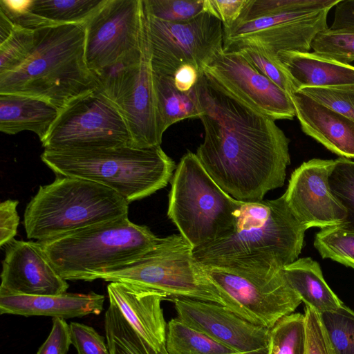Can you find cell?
<instances>
[{
    "mask_svg": "<svg viewBox=\"0 0 354 354\" xmlns=\"http://www.w3.org/2000/svg\"><path fill=\"white\" fill-rule=\"evenodd\" d=\"M205 136L196 155L236 200L258 202L283 185L290 140L275 120L244 104L203 71L196 85Z\"/></svg>",
    "mask_w": 354,
    "mask_h": 354,
    "instance_id": "6da1fadb",
    "label": "cell"
},
{
    "mask_svg": "<svg viewBox=\"0 0 354 354\" xmlns=\"http://www.w3.org/2000/svg\"><path fill=\"white\" fill-rule=\"evenodd\" d=\"M97 87L86 63L84 24L35 30V45L16 69L0 74V94L41 98L59 109Z\"/></svg>",
    "mask_w": 354,
    "mask_h": 354,
    "instance_id": "7a4b0ae2",
    "label": "cell"
},
{
    "mask_svg": "<svg viewBox=\"0 0 354 354\" xmlns=\"http://www.w3.org/2000/svg\"><path fill=\"white\" fill-rule=\"evenodd\" d=\"M306 227L283 195L274 200L243 203L234 232L193 250L203 265L283 268L298 259Z\"/></svg>",
    "mask_w": 354,
    "mask_h": 354,
    "instance_id": "3957f363",
    "label": "cell"
},
{
    "mask_svg": "<svg viewBox=\"0 0 354 354\" xmlns=\"http://www.w3.org/2000/svg\"><path fill=\"white\" fill-rule=\"evenodd\" d=\"M339 0H248L239 17L223 27V48H256L275 62L282 51L308 53L328 28L329 10Z\"/></svg>",
    "mask_w": 354,
    "mask_h": 354,
    "instance_id": "277c9868",
    "label": "cell"
},
{
    "mask_svg": "<svg viewBox=\"0 0 354 354\" xmlns=\"http://www.w3.org/2000/svg\"><path fill=\"white\" fill-rule=\"evenodd\" d=\"M42 162L56 175L80 178L104 185L129 203L165 187L176 167L160 146H129L91 150L50 151Z\"/></svg>",
    "mask_w": 354,
    "mask_h": 354,
    "instance_id": "5b68a950",
    "label": "cell"
},
{
    "mask_svg": "<svg viewBox=\"0 0 354 354\" xmlns=\"http://www.w3.org/2000/svg\"><path fill=\"white\" fill-rule=\"evenodd\" d=\"M129 203L113 189L88 180L56 175L40 185L24 216L26 236L39 242L101 223L128 217Z\"/></svg>",
    "mask_w": 354,
    "mask_h": 354,
    "instance_id": "8992f818",
    "label": "cell"
},
{
    "mask_svg": "<svg viewBox=\"0 0 354 354\" xmlns=\"http://www.w3.org/2000/svg\"><path fill=\"white\" fill-rule=\"evenodd\" d=\"M145 225L128 217L94 225L40 242L66 281H92L152 249L160 241Z\"/></svg>",
    "mask_w": 354,
    "mask_h": 354,
    "instance_id": "52a82bcc",
    "label": "cell"
},
{
    "mask_svg": "<svg viewBox=\"0 0 354 354\" xmlns=\"http://www.w3.org/2000/svg\"><path fill=\"white\" fill-rule=\"evenodd\" d=\"M170 182L167 216L193 250L234 232L243 202L218 186L196 153L183 155Z\"/></svg>",
    "mask_w": 354,
    "mask_h": 354,
    "instance_id": "ba28073f",
    "label": "cell"
},
{
    "mask_svg": "<svg viewBox=\"0 0 354 354\" xmlns=\"http://www.w3.org/2000/svg\"><path fill=\"white\" fill-rule=\"evenodd\" d=\"M97 279L120 281L151 288L174 298H187L224 306L222 295L194 256L181 234L160 238L150 250Z\"/></svg>",
    "mask_w": 354,
    "mask_h": 354,
    "instance_id": "9c48e42d",
    "label": "cell"
},
{
    "mask_svg": "<svg viewBox=\"0 0 354 354\" xmlns=\"http://www.w3.org/2000/svg\"><path fill=\"white\" fill-rule=\"evenodd\" d=\"M221 292L224 306L243 319L271 329L302 302L282 269L234 265H204Z\"/></svg>",
    "mask_w": 354,
    "mask_h": 354,
    "instance_id": "30bf717a",
    "label": "cell"
},
{
    "mask_svg": "<svg viewBox=\"0 0 354 354\" xmlns=\"http://www.w3.org/2000/svg\"><path fill=\"white\" fill-rule=\"evenodd\" d=\"M41 142L44 150L50 151L133 145L131 134L122 114L98 87L75 97L60 109Z\"/></svg>",
    "mask_w": 354,
    "mask_h": 354,
    "instance_id": "8fae6325",
    "label": "cell"
},
{
    "mask_svg": "<svg viewBox=\"0 0 354 354\" xmlns=\"http://www.w3.org/2000/svg\"><path fill=\"white\" fill-rule=\"evenodd\" d=\"M144 12L151 68L155 72L173 76L180 66L189 64L202 73L223 48V24L209 12L178 23L156 19L145 10Z\"/></svg>",
    "mask_w": 354,
    "mask_h": 354,
    "instance_id": "7c38bea8",
    "label": "cell"
},
{
    "mask_svg": "<svg viewBox=\"0 0 354 354\" xmlns=\"http://www.w3.org/2000/svg\"><path fill=\"white\" fill-rule=\"evenodd\" d=\"M142 0H106L84 24L85 59L93 73L140 48Z\"/></svg>",
    "mask_w": 354,
    "mask_h": 354,
    "instance_id": "4fadbf2b",
    "label": "cell"
},
{
    "mask_svg": "<svg viewBox=\"0 0 354 354\" xmlns=\"http://www.w3.org/2000/svg\"><path fill=\"white\" fill-rule=\"evenodd\" d=\"M203 71L238 100L274 120H292L296 116L290 95L258 72L238 51L221 48Z\"/></svg>",
    "mask_w": 354,
    "mask_h": 354,
    "instance_id": "5bb4252c",
    "label": "cell"
},
{
    "mask_svg": "<svg viewBox=\"0 0 354 354\" xmlns=\"http://www.w3.org/2000/svg\"><path fill=\"white\" fill-rule=\"evenodd\" d=\"M144 10V9H143ZM118 107L129 128L133 147L160 146L145 15L140 63L104 93Z\"/></svg>",
    "mask_w": 354,
    "mask_h": 354,
    "instance_id": "9a60e30c",
    "label": "cell"
},
{
    "mask_svg": "<svg viewBox=\"0 0 354 354\" xmlns=\"http://www.w3.org/2000/svg\"><path fill=\"white\" fill-rule=\"evenodd\" d=\"M336 160L313 158L292 173L285 200L297 219L308 230L344 223L347 212L332 192L329 177Z\"/></svg>",
    "mask_w": 354,
    "mask_h": 354,
    "instance_id": "2e32d148",
    "label": "cell"
},
{
    "mask_svg": "<svg viewBox=\"0 0 354 354\" xmlns=\"http://www.w3.org/2000/svg\"><path fill=\"white\" fill-rule=\"evenodd\" d=\"M174 301L178 319L236 352L268 346L270 329L243 319L225 306L187 298Z\"/></svg>",
    "mask_w": 354,
    "mask_h": 354,
    "instance_id": "e0dca14e",
    "label": "cell"
},
{
    "mask_svg": "<svg viewBox=\"0 0 354 354\" xmlns=\"http://www.w3.org/2000/svg\"><path fill=\"white\" fill-rule=\"evenodd\" d=\"M68 287L40 242L14 239L6 245L0 295H59L66 292Z\"/></svg>",
    "mask_w": 354,
    "mask_h": 354,
    "instance_id": "ac0fdd59",
    "label": "cell"
},
{
    "mask_svg": "<svg viewBox=\"0 0 354 354\" xmlns=\"http://www.w3.org/2000/svg\"><path fill=\"white\" fill-rule=\"evenodd\" d=\"M109 302L115 304L142 340L156 351L165 346L167 324L161 302L168 297L139 285L111 281L107 286Z\"/></svg>",
    "mask_w": 354,
    "mask_h": 354,
    "instance_id": "d6986e66",
    "label": "cell"
},
{
    "mask_svg": "<svg viewBox=\"0 0 354 354\" xmlns=\"http://www.w3.org/2000/svg\"><path fill=\"white\" fill-rule=\"evenodd\" d=\"M303 132L339 157L354 158V121L296 91L290 95Z\"/></svg>",
    "mask_w": 354,
    "mask_h": 354,
    "instance_id": "ffe728a7",
    "label": "cell"
},
{
    "mask_svg": "<svg viewBox=\"0 0 354 354\" xmlns=\"http://www.w3.org/2000/svg\"><path fill=\"white\" fill-rule=\"evenodd\" d=\"M104 300L103 295L94 292L50 295H0V314L47 316L64 319L97 315L103 310Z\"/></svg>",
    "mask_w": 354,
    "mask_h": 354,
    "instance_id": "44dd1931",
    "label": "cell"
},
{
    "mask_svg": "<svg viewBox=\"0 0 354 354\" xmlns=\"http://www.w3.org/2000/svg\"><path fill=\"white\" fill-rule=\"evenodd\" d=\"M277 59L295 90L354 85V66L324 58L315 53L282 51Z\"/></svg>",
    "mask_w": 354,
    "mask_h": 354,
    "instance_id": "7402d4cb",
    "label": "cell"
},
{
    "mask_svg": "<svg viewBox=\"0 0 354 354\" xmlns=\"http://www.w3.org/2000/svg\"><path fill=\"white\" fill-rule=\"evenodd\" d=\"M59 112V108L41 98L14 93L0 94V131L9 135L30 131L41 142Z\"/></svg>",
    "mask_w": 354,
    "mask_h": 354,
    "instance_id": "603a6c76",
    "label": "cell"
},
{
    "mask_svg": "<svg viewBox=\"0 0 354 354\" xmlns=\"http://www.w3.org/2000/svg\"><path fill=\"white\" fill-rule=\"evenodd\" d=\"M282 271L306 306L318 313L334 310L343 304L324 279L319 263L311 258L297 259Z\"/></svg>",
    "mask_w": 354,
    "mask_h": 354,
    "instance_id": "cb8c5ba5",
    "label": "cell"
},
{
    "mask_svg": "<svg viewBox=\"0 0 354 354\" xmlns=\"http://www.w3.org/2000/svg\"><path fill=\"white\" fill-rule=\"evenodd\" d=\"M158 113V131L161 136L172 124L187 118H199L201 115L196 86L188 92L178 91L172 75L152 70Z\"/></svg>",
    "mask_w": 354,
    "mask_h": 354,
    "instance_id": "d4e9b609",
    "label": "cell"
},
{
    "mask_svg": "<svg viewBox=\"0 0 354 354\" xmlns=\"http://www.w3.org/2000/svg\"><path fill=\"white\" fill-rule=\"evenodd\" d=\"M104 331L110 354H169L165 346L156 351L144 342L119 308L110 302L104 316Z\"/></svg>",
    "mask_w": 354,
    "mask_h": 354,
    "instance_id": "484cf974",
    "label": "cell"
},
{
    "mask_svg": "<svg viewBox=\"0 0 354 354\" xmlns=\"http://www.w3.org/2000/svg\"><path fill=\"white\" fill-rule=\"evenodd\" d=\"M106 0H32L30 12L49 26L84 24Z\"/></svg>",
    "mask_w": 354,
    "mask_h": 354,
    "instance_id": "4316f807",
    "label": "cell"
},
{
    "mask_svg": "<svg viewBox=\"0 0 354 354\" xmlns=\"http://www.w3.org/2000/svg\"><path fill=\"white\" fill-rule=\"evenodd\" d=\"M165 347L169 354H228L236 351L190 327L178 317L167 326Z\"/></svg>",
    "mask_w": 354,
    "mask_h": 354,
    "instance_id": "83f0119b",
    "label": "cell"
},
{
    "mask_svg": "<svg viewBox=\"0 0 354 354\" xmlns=\"http://www.w3.org/2000/svg\"><path fill=\"white\" fill-rule=\"evenodd\" d=\"M314 246L323 259H330L354 269V228L344 223L321 229Z\"/></svg>",
    "mask_w": 354,
    "mask_h": 354,
    "instance_id": "f1b7e54d",
    "label": "cell"
},
{
    "mask_svg": "<svg viewBox=\"0 0 354 354\" xmlns=\"http://www.w3.org/2000/svg\"><path fill=\"white\" fill-rule=\"evenodd\" d=\"M305 338L304 315H286L270 330L268 354H304Z\"/></svg>",
    "mask_w": 354,
    "mask_h": 354,
    "instance_id": "f546056e",
    "label": "cell"
},
{
    "mask_svg": "<svg viewBox=\"0 0 354 354\" xmlns=\"http://www.w3.org/2000/svg\"><path fill=\"white\" fill-rule=\"evenodd\" d=\"M337 354H354V311L344 304L320 314Z\"/></svg>",
    "mask_w": 354,
    "mask_h": 354,
    "instance_id": "4dcf8cb0",
    "label": "cell"
},
{
    "mask_svg": "<svg viewBox=\"0 0 354 354\" xmlns=\"http://www.w3.org/2000/svg\"><path fill=\"white\" fill-rule=\"evenodd\" d=\"M311 48L324 58L350 64L354 61V31L327 28L316 35Z\"/></svg>",
    "mask_w": 354,
    "mask_h": 354,
    "instance_id": "1f68e13d",
    "label": "cell"
},
{
    "mask_svg": "<svg viewBox=\"0 0 354 354\" xmlns=\"http://www.w3.org/2000/svg\"><path fill=\"white\" fill-rule=\"evenodd\" d=\"M147 14L167 22L191 20L205 11V0H142Z\"/></svg>",
    "mask_w": 354,
    "mask_h": 354,
    "instance_id": "d6a6232c",
    "label": "cell"
},
{
    "mask_svg": "<svg viewBox=\"0 0 354 354\" xmlns=\"http://www.w3.org/2000/svg\"><path fill=\"white\" fill-rule=\"evenodd\" d=\"M35 45V30L16 25L9 37L0 44V74L20 66Z\"/></svg>",
    "mask_w": 354,
    "mask_h": 354,
    "instance_id": "836d02e7",
    "label": "cell"
},
{
    "mask_svg": "<svg viewBox=\"0 0 354 354\" xmlns=\"http://www.w3.org/2000/svg\"><path fill=\"white\" fill-rule=\"evenodd\" d=\"M329 177L330 189L347 212L345 223L354 228V161L339 157Z\"/></svg>",
    "mask_w": 354,
    "mask_h": 354,
    "instance_id": "e575fe53",
    "label": "cell"
},
{
    "mask_svg": "<svg viewBox=\"0 0 354 354\" xmlns=\"http://www.w3.org/2000/svg\"><path fill=\"white\" fill-rule=\"evenodd\" d=\"M299 91L354 121V85L304 88Z\"/></svg>",
    "mask_w": 354,
    "mask_h": 354,
    "instance_id": "d590c367",
    "label": "cell"
},
{
    "mask_svg": "<svg viewBox=\"0 0 354 354\" xmlns=\"http://www.w3.org/2000/svg\"><path fill=\"white\" fill-rule=\"evenodd\" d=\"M237 51L258 72L289 95L295 91L291 80L279 62L274 61L261 51L254 48H244Z\"/></svg>",
    "mask_w": 354,
    "mask_h": 354,
    "instance_id": "8d00e7d4",
    "label": "cell"
},
{
    "mask_svg": "<svg viewBox=\"0 0 354 354\" xmlns=\"http://www.w3.org/2000/svg\"><path fill=\"white\" fill-rule=\"evenodd\" d=\"M304 354H337L320 314L310 307L305 308Z\"/></svg>",
    "mask_w": 354,
    "mask_h": 354,
    "instance_id": "74e56055",
    "label": "cell"
},
{
    "mask_svg": "<svg viewBox=\"0 0 354 354\" xmlns=\"http://www.w3.org/2000/svg\"><path fill=\"white\" fill-rule=\"evenodd\" d=\"M71 344L77 354H110L105 341L93 327L79 322L69 324Z\"/></svg>",
    "mask_w": 354,
    "mask_h": 354,
    "instance_id": "f35d334b",
    "label": "cell"
},
{
    "mask_svg": "<svg viewBox=\"0 0 354 354\" xmlns=\"http://www.w3.org/2000/svg\"><path fill=\"white\" fill-rule=\"evenodd\" d=\"M71 344L69 324L64 319L54 317L51 330L36 354H67Z\"/></svg>",
    "mask_w": 354,
    "mask_h": 354,
    "instance_id": "ab89813d",
    "label": "cell"
},
{
    "mask_svg": "<svg viewBox=\"0 0 354 354\" xmlns=\"http://www.w3.org/2000/svg\"><path fill=\"white\" fill-rule=\"evenodd\" d=\"M19 201L8 199L0 204V246H6L15 239L19 224Z\"/></svg>",
    "mask_w": 354,
    "mask_h": 354,
    "instance_id": "60d3db41",
    "label": "cell"
},
{
    "mask_svg": "<svg viewBox=\"0 0 354 354\" xmlns=\"http://www.w3.org/2000/svg\"><path fill=\"white\" fill-rule=\"evenodd\" d=\"M248 0H205V11L229 26L238 19Z\"/></svg>",
    "mask_w": 354,
    "mask_h": 354,
    "instance_id": "b9f144b4",
    "label": "cell"
},
{
    "mask_svg": "<svg viewBox=\"0 0 354 354\" xmlns=\"http://www.w3.org/2000/svg\"><path fill=\"white\" fill-rule=\"evenodd\" d=\"M332 30L354 31V0H339L335 6Z\"/></svg>",
    "mask_w": 354,
    "mask_h": 354,
    "instance_id": "7bdbcfd3",
    "label": "cell"
},
{
    "mask_svg": "<svg viewBox=\"0 0 354 354\" xmlns=\"http://www.w3.org/2000/svg\"><path fill=\"white\" fill-rule=\"evenodd\" d=\"M201 73L197 68L192 64H185L180 66L173 75L176 88L181 92L192 90L196 86Z\"/></svg>",
    "mask_w": 354,
    "mask_h": 354,
    "instance_id": "ee69618b",
    "label": "cell"
},
{
    "mask_svg": "<svg viewBox=\"0 0 354 354\" xmlns=\"http://www.w3.org/2000/svg\"><path fill=\"white\" fill-rule=\"evenodd\" d=\"M16 25L17 24L0 10V44L3 42L9 37Z\"/></svg>",
    "mask_w": 354,
    "mask_h": 354,
    "instance_id": "f6af8a7d",
    "label": "cell"
},
{
    "mask_svg": "<svg viewBox=\"0 0 354 354\" xmlns=\"http://www.w3.org/2000/svg\"><path fill=\"white\" fill-rule=\"evenodd\" d=\"M228 354H268V346L264 347V348H261L253 350V351H247V352H242V353L234 352V353H228Z\"/></svg>",
    "mask_w": 354,
    "mask_h": 354,
    "instance_id": "bcb514c9",
    "label": "cell"
}]
</instances>
